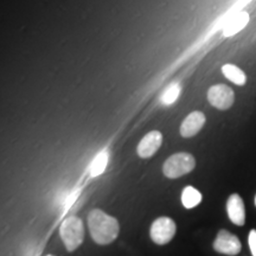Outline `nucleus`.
<instances>
[{
  "instance_id": "nucleus-1",
  "label": "nucleus",
  "mask_w": 256,
  "mask_h": 256,
  "mask_svg": "<svg viewBox=\"0 0 256 256\" xmlns=\"http://www.w3.org/2000/svg\"><path fill=\"white\" fill-rule=\"evenodd\" d=\"M89 232L98 244L106 246L115 241L119 235L120 226L116 218L107 215L100 209L92 210L88 216Z\"/></svg>"
},
{
  "instance_id": "nucleus-2",
  "label": "nucleus",
  "mask_w": 256,
  "mask_h": 256,
  "mask_svg": "<svg viewBox=\"0 0 256 256\" xmlns=\"http://www.w3.org/2000/svg\"><path fill=\"white\" fill-rule=\"evenodd\" d=\"M60 235L66 250H76L84 240V226H83L81 218L72 216L64 220L63 223L60 224Z\"/></svg>"
},
{
  "instance_id": "nucleus-3",
  "label": "nucleus",
  "mask_w": 256,
  "mask_h": 256,
  "mask_svg": "<svg viewBox=\"0 0 256 256\" xmlns=\"http://www.w3.org/2000/svg\"><path fill=\"white\" fill-rule=\"evenodd\" d=\"M196 166L194 156L186 152L176 153L166 160L162 166V172L170 179H176L182 176L190 174Z\"/></svg>"
},
{
  "instance_id": "nucleus-4",
  "label": "nucleus",
  "mask_w": 256,
  "mask_h": 256,
  "mask_svg": "<svg viewBox=\"0 0 256 256\" xmlns=\"http://www.w3.org/2000/svg\"><path fill=\"white\" fill-rule=\"evenodd\" d=\"M177 226L174 220L170 217H159L152 223L150 235L153 242L159 246H164L174 238Z\"/></svg>"
},
{
  "instance_id": "nucleus-5",
  "label": "nucleus",
  "mask_w": 256,
  "mask_h": 256,
  "mask_svg": "<svg viewBox=\"0 0 256 256\" xmlns=\"http://www.w3.org/2000/svg\"><path fill=\"white\" fill-rule=\"evenodd\" d=\"M208 100L217 110H229L235 101L234 90L226 84H215L208 90Z\"/></svg>"
},
{
  "instance_id": "nucleus-6",
  "label": "nucleus",
  "mask_w": 256,
  "mask_h": 256,
  "mask_svg": "<svg viewBox=\"0 0 256 256\" xmlns=\"http://www.w3.org/2000/svg\"><path fill=\"white\" fill-rule=\"evenodd\" d=\"M241 242L238 236L232 235L228 230H220L214 242V249L220 254L236 255L241 252Z\"/></svg>"
},
{
  "instance_id": "nucleus-7",
  "label": "nucleus",
  "mask_w": 256,
  "mask_h": 256,
  "mask_svg": "<svg viewBox=\"0 0 256 256\" xmlns=\"http://www.w3.org/2000/svg\"><path fill=\"white\" fill-rule=\"evenodd\" d=\"M162 144V134L158 130H152L142 138L138 145V156L142 159H148L156 154Z\"/></svg>"
},
{
  "instance_id": "nucleus-8",
  "label": "nucleus",
  "mask_w": 256,
  "mask_h": 256,
  "mask_svg": "<svg viewBox=\"0 0 256 256\" xmlns=\"http://www.w3.org/2000/svg\"><path fill=\"white\" fill-rule=\"evenodd\" d=\"M206 115L202 112H192L182 122L180 130H179L180 136L183 138L194 136L206 124Z\"/></svg>"
},
{
  "instance_id": "nucleus-9",
  "label": "nucleus",
  "mask_w": 256,
  "mask_h": 256,
  "mask_svg": "<svg viewBox=\"0 0 256 256\" xmlns=\"http://www.w3.org/2000/svg\"><path fill=\"white\" fill-rule=\"evenodd\" d=\"M226 211L230 220L236 226H243L246 222V210L242 198L238 194H232L226 203Z\"/></svg>"
},
{
  "instance_id": "nucleus-10",
  "label": "nucleus",
  "mask_w": 256,
  "mask_h": 256,
  "mask_svg": "<svg viewBox=\"0 0 256 256\" xmlns=\"http://www.w3.org/2000/svg\"><path fill=\"white\" fill-rule=\"evenodd\" d=\"M249 19L250 18H249V14L247 12H238V14L234 16L228 23L224 25L223 34L226 37H232L234 34H238L240 31H242L243 28L247 26L249 23Z\"/></svg>"
},
{
  "instance_id": "nucleus-11",
  "label": "nucleus",
  "mask_w": 256,
  "mask_h": 256,
  "mask_svg": "<svg viewBox=\"0 0 256 256\" xmlns=\"http://www.w3.org/2000/svg\"><path fill=\"white\" fill-rule=\"evenodd\" d=\"M222 72L224 78L229 80L230 82L235 83L236 86H244L247 82V76L244 72L235 64H224L222 66Z\"/></svg>"
},
{
  "instance_id": "nucleus-12",
  "label": "nucleus",
  "mask_w": 256,
  "mask_h": 256,
  "mask_svg": "<svg viewBox=\"0 0 256 256\" xmlns=\"http://www.w3.org/2000/svg\"><path fill=\"white\" fill-rule=\"evenodd\" d=\"M108 159H110V153L107 150H104L95 156L90 165V170H89L92 177H98V176L104 174L108 165Z\"/></svg>"
},
{
  "instance_id": "nucleus-13",
  "label": "nucleus",
  "mask_w": 256,
  "mask_h": 256,
  "mask_svg": "<svg viewBox=\"0 0 256 256\" xmlns=\"http://www.w3.org/2000/svg\"><path fill=\"white\" fill-rule=\"evenodd\" d=\"M202 202V194L197 188L192 186H186L182 194V203L186 209H192L197 206Z\"/></svg>"
},
{
  "instance_id": "nucleus-14",
  "label": "nucleus",
  "mask_w": 256,
  "mask_h": 256,
  "mask_svg": "<svg viewBox=\"0 0 256 256\" xmlns=\"http://www.w3.org/2000/svg\"><path fill=\"white\" fill-rule=\"evenodd\" d=\"M180 86L178 83H172L171 86H168L160 96V102L164 106H171L174 104L176 101L178 100L179 95H180Z\"/></svg>"
},
{
  "instance_id": "nucleus-15",
  "label": "nucleus",
  "mask_w": 256,
  "mask_h": 256,
  "mask_svg": "<svg viewBox=\"0 0 256 256\" xmlns=\"http://www.w3.org/2000/svg\"><path fill=\"white\" fill-rule=\"evenodd\" d=\"M248 242H249V247H250L252 255L256 256V230H252V232H249Z\"/></svg>"
},
{
  "instance_id": "nucleus-16",
  "label": "nucleus",
  "mask_w": 256,
  "mask_h": 256,
  "mask_svg": "<svg viewBox=\"0 0 256 256\" xmlns=\"http://www.w3.org/2000/svg\"><path fill=\"white\" fill-rule=\"evenodd\" d=\"M255 206H256V196H255Z\"/></svg>"
},
{
  "instance_id": "nucleus-17",
  "label": "nucleus",
  "mask_w": 256,
  "mask_h": 256,
  "mask_svg": "<svg viewBox=\"0 0 256 256\" xmlns=\"http://www.w3.org/2000/svg\"><path fill=\"white\" fill-rule=\"evenodd\" d=\"M46 256H54V255H46Z\"/></svg>"
}]
</instances>
